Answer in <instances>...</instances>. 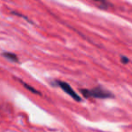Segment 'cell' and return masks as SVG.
I'll use <instances>...</instances> for the list:
<instances>
[{
    "label": "cell",
    "instance_id": "obj_5",
    "mask_svg": "<svg viewBox=\"0 0 132 132\" xmlns=\"http://www.w3.org/2000/svg\"><path fill=\"white\" fill-rule=\"evenodd\" d=\"M21 81V83H22L23 85H24V87H26V89H27L28 90H30V92H34L35 94H40V92H38V90H36L35 88H33V87H31L30 85H28L27 83H26V82H24V81Z\"/></svg>",
    "mask_w": 132,
    "mask_h": 132
},
{
    "label": "cell",
    "instance_id": "obj_2",
    "mask_svg": "<svg viewBox=\"0 0 132 132\" xmlns=\"http://www.w3.org/2000/svg\"><path fill=\"white\" fill-rule=\"evenodd\" d=\"M53 84L56 85V86H58V87H60V88L62 89L65 93H67L69 96H71L74 101H81V98L80 97V96L78 95V94L76 93L73 90H72V88L70 86L69 83L65 82V81H53Z\"/></svg>",
    "mask_w": 132,
    "mask_h": 132
},
{
    "label": "cell",
    "instance_id": "obj_1",
    "mask_svg": "<svg viewBox=\"0 0 132 132\" xmlns=\"http://www.w3.org/2000/svg\"><path fill=\"white\" fill-rule=\"evenodd\" d=\"M81 92L85 98H94V99H109L113 98V94L109 90H105L101 87H96L92 90L82 89Z\"/></svg>",
    "mask_w": 132,
    "mask_h": 132
},
{
    "label": "cell",
    "instance_id": "obj_3",
    "mask_svg": "<svg viewBox=\"0 0 132 132\" xmlns=\"http://www.w3.org/2000/svg\"><path fill=\"white\" fill-rule=\"evenodd\" d=\"M3 56L6 59L11 61V62H18V57H17L16 54H15V53H8V52L3 53Z\"/></svg>",
    "mask_w": 132,
    "mask_h": 132
},
{
    "label": "cell",
    "instance_id": "obj_4",
    "mask_svg": "<svg viewBox=\"0 0 132 132\" xmlns=\"http://www.w3.org/2000/svg\"><path fill=\"white\" fill-rule=\"evenodd\" d=\"M92 1L95 2L99 6V7L102 8V9H107L110 6V3L108 2L107 0H92Z\"/></svg>",
    "mask_w": 132,
    "mask_h": 132
},
{
    "label": "cell",
    "instance_id": "obj_6",
    "mask_svg": "<svg viewBox=\"0 0 132 132\" xmlns=\"http://www.w3.org/2000/svg\"><path fill=\"white\" fill-rule=\"evenodd\" d=\"M128 62H129V59H128V57H126V56H121V62H122L123 64H127Z\"/></svg>",
    "mask_w": 132,
    "mask_h": 132
}]
</instances>
